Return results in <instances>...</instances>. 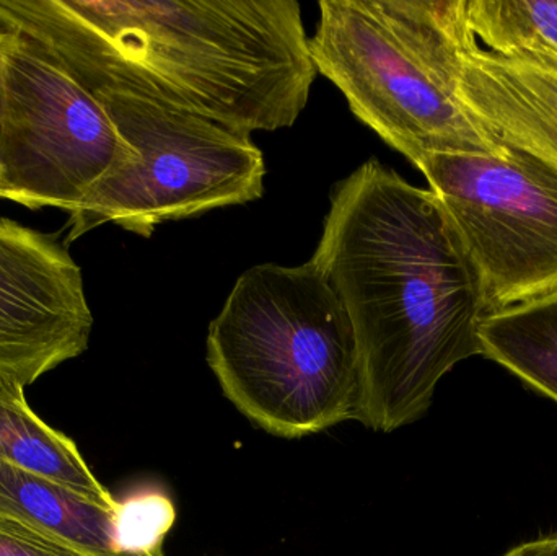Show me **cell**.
<instances>
[{
	"label": "cell",
	"instance_id": "1",
	"mask_svg": "<svg viewBox=\"0 0 557 556\" xmlns=\"http://www.w3.org/2000/svg\"><path fill=\"white\" fill-rule=\"evenodd\" d=\"M310 260L352 323L369 430L414 423L442 378L483 355V281L454 221L431 189L379 160L337 183Z\"/></svg>",
	"mask_w": 557,
	"mask_h": 556
},
{
	"label": "cell",
	"instance_id": "2",
	"mask_svg": "<svg viewBox=\"0 0 557 556\" xmlns=\"http://www.w3.org/2000/svg\"><path fill=\"white\" fill-rule=\"evenodd\" d=\"M90 94L127 91L238 133L294 126L317 67L295 0H0Z\"/></svg>",
	"mask_w": 557,
	"mask_h": 556
},
{
	"label": "cell",
	"instance_id": "3",
	"mask_svg": "<svg viewBox=\"0 0 557 556\" xmlns=\"http://www.w3.org/2000/svg\"><path fill=\"white\" fill-rule=\"evenodd\" d=\"M208 365L225 397L273 436L300 440L359 421L352 323L313 261L245 271L209 326Z\"/></svg>",
	"mask_w": 557,
	"mask_h": 556
},
{
	"label": "cell",
	"instance_id": "4",
	"mask_svg": "<svg viewBox=\"0 0 557 556\" xmlns=\"http://www.w3.org/2000/svg\"><path fill=\"white\" fill-rule=\"evenodd\" d=\"M476 41L467 0H321L308 45L354 116L416 165L431 153H503L458 97Z\"/></svg>",
	"mask_w": 557,
	"mask_h": 556
},
{
	"label": "cell",
	"instance_id": "5",
	"mask_svg": "<svg viewBox=\"0 0 557 556\" xmlns=\"http://www.w3.org/2000/svg\"><path fill=\"white\" fill-rule=\"evenodd\" d=\"M134 157L69 214L65 247L103 224L140 237L157 225L264 195L267 162L250 134L127 91H97Z\"/></svg>",
	"mask_w": 557,
	"mask_h": 556
},
{
	"label": "cell",
	"instance_id": "6",
	"mask_svg": "<svg viewBox=\"0 0 557 556\" xmlns=\"http://www.w3.org/2000/svg\"><path fill=\"white\" fill-rule=\"evenodd\" d=\"M134 153L100 101L48 48L3 28L0 201L71 214Z\"/></svg>",
	"mask_w": 557,
	"mask_h": 556
},
{
	"label": "cell",
	"instance_id": "7",
	"mask_svg": "<svg viewBox=\"0 0 557 556\" xmlns=\"http://www.w3.org/2000/svg\"><path fill=\"white\" fill-rule=\"evenodd\" d=\"M480 271L487 312L557 289V166L503 153H431L416 163Z\"/></svg>",
	"mask_w": 557,
	"mask_h": 556
},
{
	"label": "cell",
	"instance_id": "8",
	"mask_svg": "<svg viewBox=\"0 0 557 556\" xmlns=\"http://www.w3.org/2000/svg\"><path fill=\"white\" fill-rule=\"evenodd\" d=\"M94 313L65 244L0 218V379L23 387L84 355Z\"/></svg>",
	"mask_w": 557,
	"mask_h": 556
},
{
	"label": "cell",
	"instance_id": "9",
	"mask_svg": "<svg viewBox=\"0 0 557 556\" xmlns=\"http://www.w3.org/2000/svg\"><path fill=\"white\" fill-rule=\"evenodd\" d=\"M458 97L499 144L557 166V61L500 58L473 42L461 58Z\"/></svg>",
	"mask_w": 557,
	"mask_h": 556
},
{
	"label": "cell",
	"instance_id": "10",
	"mask_svg": "<svg viewBox=\"0 0 557 556\" xmlns=\"http://www.w3.org/2000/svg\"><path fill=\"white\" fill-rule=\"evenodd\" d=\"M116 509L0 460V518L78 554L131 556L117 539Z\"/></svg>",
	"mask_w": 557,
	"mask_h": 556
},
{
	"label": "cell",
	"instance_id": "11",
	"mask_svg": "<svg viewBox=\"0 0 557 556\" xmlns=\"http://www.w3.org/2000/svg\"><path fill=\"white\" fill-rule=\"evenodd\" d=\"M0 460L108 508L117 506V499L98 482L74 441L46 424L29 408L25 387L7 379H0Z\"/></svg>",
	"mask_w": 557,
	"mask_h": 556
},
{
	"label": "cell",
	"instance_id": "12",
	"mask_svg": "<svg viewBox=\"0 0 557 556\" xmlns=\"http://www.w3.org/2000/svg\"><path fill=\"white\" fill-rule=\"evenodd\" d=\"M480 342L483 356L557 401V289L486 313Z\"/></svg>",
	"mask_w": 557,
	"mask_h": 556
},
{
	"label": "cell",
	"instance_id": "13",
	"mask_svg": "<svg viewBox=\"0 0 557 556\" xmlns=\"http://www.w3.org/2000/svg\"><path fill=\"white\" fill-rule=\"evenodd\" d=\"M467 18L493 54L557 61V0H467Z\"/></svg>",
	"mask_w": 557,
	"mask_h": 556
},
{
	"label": "cell",
	"instance_id": "14",
	"mask_svg": "<svg viewBox=\"0 0 557 556\" xmlns=\"http://www.w3.org/2000/svg\"><path fill=\"white\" fill-rule=\"evenodd\" d=\"M116 531L131 556H165L163 542L176 522L173 499L162 490H144L117 503Z\"/></svg>",
	"mask_w": 557,
	"mask_h": 556
},
{
	"label": "cell",
	"instance_id": "15",
	"mask_svg": "<svg viewBox=\"0 0 557 556\" xmlns=\"http://www.w3.org/2000/svg\"><path fill=\"white\" fill-rule=\"evenodd\" d=\"M0 556H85L16 522L0 518Z\"/></svg>",
	"mask_w": 557,
	"mask_h": 556
},
{
	"label": "cell",
	"instance_id": "16",
	"mask_svg": "<svg viewBox=\"0 0 557 556\" xmlns=\"http://www.w3.org/2000/svg\"><path fill=\"white\" fill-rule=\"evenodd\" d=\"M503 556H557V534L517 545Z\"/></svg>",
	"mask_w": 557,
	"mask_h": 556
},
{
	"label": "cell",
	"instance_id": "17",
	"mask_svg": "<svg viewBox=\"0 0 557 556\" xmlns=\"http://www.w3.org/2000/svg\"><path fill=\"white\" fill-rule=\"evenodd\" d=\"M3 28H0V46H2Z\"/></svg>",
	"mask_w": 557,
	"mask_h": 556
}]
</instances>
